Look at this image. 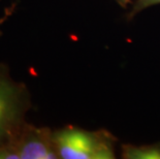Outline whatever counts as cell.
<instances>
[{
    "label": "cell",
    "instance_id": "cell-4",
    "mask_svg": "<svg viewBox=\"0 0 160 159\" xmlns=\"http://www.w3.org/2000/svg\"><path fill=\"white\" fill-rule=\"evenodd\" d=\"M121 157L125 159H160V143L144 146L122 145Z\"/></svg>",
    "mask_w": 160,
    "mask_h": 159
},
{
    "label": "cell",
    "instance_id": "cell-2",
    "mask_svg": "<svg viewBox=\"0 0 160 159\" xmlns=\"http://www.w3.org/2000/svg\"><path fill=\"white\" fill-rule=\"evenodd\" d=\"M59 158L114 159L117 137L105 129L86 130L66 126L53 132Z\"/></svg>",
    "mask_w": 160,
    "mask_h": 159
},
{
    "label": "cell",
    "instance_id": "cell-1",
    "mask_svg": "<svg viewBox=\"0 0 160 159\" xmlns=\"http://www.w3.org/2000/svg\"><path fill=\"white\" fill-rule=\"evenodd\" d=\"M30 107L27 87L16 82L8 67L0 64V159H12L9 148L26 123L25 116Z\"/></svg>",
    "mask_w": 160,
    "mask_h": 159
},
{
    "label": "cell",
    "instance_id": "cell-6",
    "mask_svg": "<svg viewBox=\"0 0 160 159\" xmlns=\"http://www.w3.org/2000/svg\"><path fill=\"white\" fill-rule=\"evenodd\" d=\"M118 4H120L122 7H127V5L130 3L132 0H115Z\"/></svg>",
    "mask_w": 160,
    "mask_h": 159
},
{
    "label": "cell",
    "instance_id": "cell-3",
    "mask_svg": "<svg viewBox=\"0 0 160 159\" xmlns=\"http://www.w3.org/2000/svg\"><path fill=\"white\" fill-rule=\"evenodd\" d=\"M54 131L25 123L11 145L12 159H57Z\"/></svg>",
    "mask_w": 160,
    "mask_h": 159
},
{
    "label": "cell",
    "instance_id": "cell-5",
    "mask_svg": "<svg viewBox=\"0 0 160 159\" xmlns=\"http://www.w3.org/2000/svg\"><path fill=\"white\" fill-rule=\"evenodd\" d=\"M160 4V0H137L134 2L133 6H132L130 12L128 15V18L131 19L133 18L135 15H138V12H141L144 9L150 7V6Z\"/></svg>",
    "mask_w": 160,
    "mask_h": 159
}]
</instances>
